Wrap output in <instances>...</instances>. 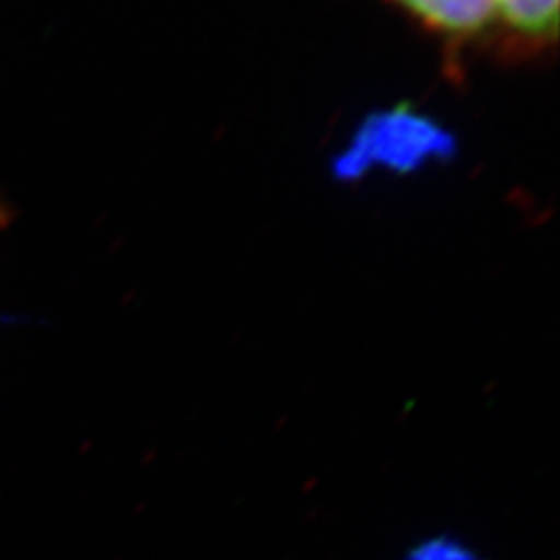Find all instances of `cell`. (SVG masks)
Masks as SVG:
<instances>
[{"mask_svg":"<svg viewBox=\"0 0 560 560\" xmlns=\"http://www.w3.org/2000/svg\"><path fill=\"white\" fill-rule=\"evenodd\" d=\"M455 148L453 136L439 122L400 106L361 122L351 145L335 162V175L340 180L358 179L376 164L411 173L432 159L451 156Z\"/></svg>","mask_w":560,"mask_h":560,"instance_id":"6da1fadb","label":"cell"},{"mask_svg":"<svg viewBox=\"0 0 560 560\" xmlns=\"http://www.w3.org/2000/svg\"><path fill=\"white\" fill-rule=\"evenodd\" d=\"M446 36H474L497 20L494 0H393Z\"/></svg>","mask_w":560,"mask_h":560,"instance_id":"7a4b0ae2","label":"cell"},{"mask_svg":"<svg viewBox=\"0 0 560 560\" xmlns=\"http://www.w3.org/2000/svg\"><path fill=\"white\" fill-rule=\"evenodd\" d=\"M494 9L520 40L544 46L559 36V0H494Z\"/></svg>","mask_w":560,"mask_h":560,"instance_id":"3957f363","label":"cell"},{"mask_svg":"<svg viewBox=\"0 0 560 560\" xmlns=\"http://www.w3.org/2000/svg\"><path fill=\"white\" fill-rule=\"evenodd\" d=\"M402 560H483L480 552L455 536H430L418 541Z\"/></svg>","mask_w":560,"mask_h":560,"instance_id":"277c9868","label":"cell"},{"mask_svg":"<svg viewBox=\"0 0 560 560\" xmlns=\"http://www.w3.org/2000/svg\"><path fill=\"white\" fill-rule=\"evenodd\" d=\"M13 221V217H11V210H9V206L4 203V201L0 200V235L9 229V224Z\"/></svg>","mask_w":560,"mask_h":560,"instance_id":"5b68a950","label":"cell"}]
</instances>
